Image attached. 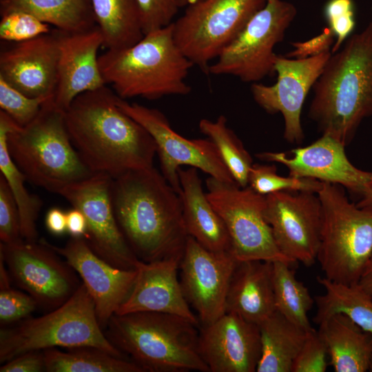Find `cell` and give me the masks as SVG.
<instances>
[{"label":"cell","instance_id":"83f0119b","mask_svg":"<svg viewBox=\"0 0 372 372\" xmlns=\"http://www.w3.org/2000/svg\"><path fill=\"white\" fill-rule=\"evenodd\" d=\"M12 11L29 13L67 33L97 25L91 0H0L1 14Z\"/></svg>","mask_w":372,"mask_h":372},{"label":"cell","instance_id":"5bb4252c","mask_svg":"<svg viewBox=\"0 0 372 372\" xmlns=\"http://www.w3.org/2000/svg\"><path fill=\"white\" fill-rule=\"evenodd\" d=\"M112 179L105 174H94L66 187L58 194L84 214L87 221L84 239L98 256L118 268L136 269L140 260L129 246L114 212Z\"/></svg>","mask_w":372,"mask_h":372},{"label":"cell","instance_id":"277c9868","mask_svg":"<svg viewBox=\"0 0 372 372\" xmlns=\"http://www.w3.org/2000/svg\"><path fill=\"white\" fill-rule=\"evenodd\" d=\"M98 61L105 85L123 99L183 96L192 90L186 79L194 64L176 45L172 23L130 47L107 50Z\"/></svg>","mask_w":372,"mask_h":372},{"label":"cell","instance_id":"836d02e7","mask_svg":"<svg viewBox=\"0 0 372 372\" xmlns=\"http://www.w3.org/2000/svg\"><path fill=\"white\" fill-rule=\"evenodd\" d=\"M227 118L220 115L216 120L202 118L198 124L201 133L216 145L223 161L234 181L241 187L248 186L253 159L234 132L227 126Z\"/></svg>","mask_w":372,"mask_h":372},{"label":"cell","instance_id":"d4e9b609","mask_svg":"<svg viewBox=\"0 0 372 372\" xmlns=\"http://www.w3.org/2000/svg\"><path fill=\"white\" fill-rule=\"evenodd\" d=\"M178 176L183 220L188 236L209 251H231L229 234L203 191L198 169L180 168Z\"/></svg>","mask_w":372,"mask_h":372},{"label":"cell","instance_id":"30bf717a","mask_svg":"<svg viewBox=\"0 0 372 372\" xmlns=\"http://www.w3.org/2000/svg\"><path fill=\"white\" fill-rule=\"evenodd\" d=\"M207 196L223 219L231 239V252L238 261L263 260L296 262L278 247L264 211L265 196L249 186L209 176L205 180Z\"/></svg>","mask_w":372,"mask_h":372},{"label":"cell","instance_id":"ac0fdd59","mask_svg":"<svg viewBox=\"0 0 372 372\" xmlns=\"http://www.w3.org/2000/svg\"><path fill=\"white\" fill-rule=\"evenodd\" d=\"M344 147L335 138L322 134L310 145L293 149L289 154L263 152L256 156L261 161L285 165L289 176L336 184L361 196L372 172L354 166L347 156Z\"/></svg>","mask_w":372,"mask_h":372},{"label":"cell","instance_id":"e575fe53","mask_svg":"<svg viewBox=\"0 0 372 372\" xmlns=\"http://www.w3.org/2000/svg\"><path fill=\"white\" fill-rule=\"evenodd\" d=\"M322 185V182L313 178L280 176L273 164H253L248 178V186L262 196L283 191L317 194Z\"/></svg>","mask_w":372,"mask_h":372},{"label":"cell","instance_id":"484cf974","mask_svg":"<svg viewBox=\"0 0 372 372\" xmlns=\"http://www.w3.org/2000/svg\"><path fill=\"white\" fill-rule=\"evenodd\" d=\"M318 331L335 372L369 371L372 357V335L347 316L335 313L322 322Z\"/></svg>","mask_w":372,"mask_h":372},{"label":"cell","instance_id":"b9f144b4","mask_svg":"<svg viewBox=\"0 0 372 372\" xmlns=\"http://www.w3.org/2000/svg\"><path fill=\"white\" fill-rule=\"evenodd\" d=\"M145 34L169 25L180 8L178 0H137Z\"/></svg>","mask_w":372,"mask_h":372},{"label":"cell","instance_id":"e0dca14e","mask_svg":"<svg viewBox=\"0 0 372 372\" xmlns=\"http://www.w3.org/2000/svg\"><path fill=\"white\" fill-rule=\"evenodd\" d=\"M238 260L231 251L215 252L187 238L180 263V283L200 326L207 325L226 313L230 280Z\"/></svg>","mask_w":372,"mask_h":372},{"label":"cell","instance_id":"7a4b0ae2","mask_svg":"<svg viewBox=\"0 0 372 372\" xmlns=\"http://www.w3.org/2000/svg\"><path fill=\"white\" fill-rule=\"evenodd\" d=\"M110 194L118 226L143 262L183 256L189 237L180 196L154 167L112 179Z\"/></svg>","mask_w":372,"mask_h":372},{"label":"cell","instance_id":"ee69618b","mask_svg":"<svg viewBox=\"0 0 372 372\" xmlns=\"http://www.w3.org/2000/svg\"><path fill=\"white\" fill-rule=\"evenodd\" d=\"M45 369L43 351H32L3 363L0 372H43Z\"/></svg>","mask_w":372,"mask_h":372},{"label":"cell","instance_id":"d6a6232c","mask_svg":"<svg viewBox=\"0 0 372 372\" xmlns=\"http://www.w3.org/2000/svg\"><path fill=\"white\" fill-rule=\"evenodd\" d=\"M272 280L276 310L302 329H314L308 318L314 300L309 289L296 278L291 266L273 262Z\"/></svg>","mask_w":372,"mask_h":372},{"label":"cell","instance_id":"7bdbcfd3","mask_svg":"<svg viewBox=\"0 0 372 372\" xmlns=\"http://www.w3.org/2000/svg\"><path fill=\"white\" fill-rule=\"evenodd\" d=\"M334 40V34L330 28H324L320 34L309 40L292 42L293 50L286 56L302 59L331 52L330 49Z\"/></svg>","mask_w":372,"mask_h":372},{"label":"cell","instance_id":"7dc6e473","mask_svg":"<svg viewBox=\"0 0 372 372\" xmlns=\"http://www.w3.org/2000/svg\"><path fill=\"white\" fill-rule=\"evenodd\" d=\"M358 285L372 297V255L361 274Z\"/></svg>","mask_w":372,"mask_h":372},{"label":"cell","instance_id":"3957f363","mask_svg":"<svg viewBox=\"0 0 372 372\" xmlns=\"http://www.w3.org/2000/svg\"><path fill=\"white\" fill-rule=\"evenodd\" d=\"M313 89L309 117L346 146L372 116V21L331 54Z\"/></svg>","mask_w":372,"mask_h":372},{"label":"cell","instance_id":"bcb514c9","mask_svg":"<svg viewBox=\"0 0 372 372\" xmlns=\"http://www.w3.org/2000/svg\"><path fill=\"white\" fill-rule=\"evenodd\" d=\"M45 225L48 231L54 236L67 232L66 212L59 207H52L46 213Z\"/></svg>","mask_w":372,"mask_h":372},{"label":"cell","instance_id":"f546056e","mask_svg":"<svg viewBox=\"0 0 372 372\" xmlns=\"http://www.w3.org/2000/svg\"><path fill=\"white\" fill-rule=\"evenodd\" d=\"M107 50L130 47L144 36L137 0H91Z\"/></svg>","mask_w":372,"mask_h":372},{"label":"cell","instance_id":"5b68a950","mask_svg":"<svg viewBox=\"0 0 372 372\" xmlns=\"http://www.w3.org/2000/svg\"><path fill=\"white\" fill-rule=\"evenodd\" d=\"M198 327L176 315L138 311L114 314L104 332L144 372H209L198 351Z\"/></svg>","mask_w":372,"mask_h":372},{"label":"cell","instance_id":"7402d4cb","mask_svg":"<svg viewBox=\"0 0 372 372\" xmlns=\"http://www.w3.org/2000/svg\"><path fill=\"white\" fill-rule=\"evenodd\" d=\"M58 31L59 56L53 101L64 112L79 94L106 85L97 56L103 37L97 25L81 32Z\"/></svg>","mask_w":372,"mask_h":372},{"label":"cell","instance_id":"8d00e7d4","mask_svg":"<svg viewBox=\"0 0 372 372\" xmlns=\"http://www.w3.org/2000/svg\"><path fill=\"white\" fill-rule=\"evenodd\" d=\"M1 16L0 39L2 41L19 43L51 32L49 24L25 12L12 11Z\"/></svg>","mask_w":372,"mask_h":372},{"label":"cell","instance_id":"52a82bcc","mask_svg":"<svg viewBox=\"0 0 372 372\" xmlns=\"http://www.w3.org/2000/svg\"><path fill=\"white\" fill-rule=\"evenodd\" d=\"M79 347H93L127 358L106 337L99 323L94 300L83 282L56 309L0 330L1 364L28 351Z\"/></svg>","mask_w":372,"mask_h":372},{"label":"cell","instance_id":"9c48e42d","mask_svg":"<svg viewBox=\"0 0 372 372\" xmlns=\"http://www.w3.org/2000/svg\"><path fill=\"white\" fill-rule=\"evenodd\" d=\"M296 14L290 2L267 0L210 64L207 73L231 75L252 83L272 74L275 46L282 41Z\"/></svg>","mask_w":372,"mask_h":372},{"label":"cell","instance_id":"1f68e13d","mask_svg":"<svg viewBox=\"0 0 372 372\" xmlns=\"http://www.w3.org/2000/svg\"><path fill=\"white\" fill-rule=\"evenodd\" d=\"M47 372H144L129 359L93 347L43 350Z\"/></svg>","mask_w":372,"mask_h":372},{"label":"cell","instance_id":"f35d334b","mask_svg":"<svg viewBox=\"0 0 372 372\" xmlns=\"http://www.w3.org/2000/svg\"><path fill=\"white\" fill-rule=\"evenodd\" d=\"M38 307L34 299L28 293L11 287H0V323L6 327L30 317Z\"/></svg>","mask_w":372,"mask_h":372},{"label":"cell","instance_id":"8992f818","mask_svg":"<svg viewBox=\"0 0 372 372\" xmlns=\"http://www.w3.org/2000/svg\"><path fill=\"white\" fill-rule=\"evenodd\" d=\"M6 145L27 180L50 192L59 194L94 174L73 145L64 112L55 105L53 98L43 103L32 122L11 130Z\"/></svg>","mask_w":372,"mask_h":372},{"label":"cell","instance_id":"44dd1931","mask_svg":"<svg viewBox=\"0 0 372 372\" xmlns=\"http://www.w3.org/2000/svg\"><path fill=\"white\" fill-rule=\"evenodd\" d=\"M59 56V31L14 43L0 53V76L30 97L54 96Z\"/></svg>","mask_w":372,"mask_h":372},{"label":"cell","instance_id":"4dcf8cb0","mask_svg":"<svg viewBox=\"0 0 372 372\" xmlns=\"http://www.w3.org/2000/svg\"><path fill=\"white\" fill-rule=\"evenodd\" d=\"M318 282L325 293L315 297L317 307L313 319L316 324L341 313L350 318L364 331L372 335V297L357 285H348L318 276Z\"/></svg>","mask_w":372,"mask_h":372},{"label":"cell","instance_id":"f907efd6","mask_svg":"<svg viewBox=\"0 0 372 372\" xmlns=\"http://www.w3.org/2000/svg\"><path fill=\"white\" fill-rule=\"evenodd\" d=\"M369 371L372 372V357H371V361H370Z\"/></svg>","mask_w":372,"mask_h":372},{"label":"cell","instance_id":"7c38bea8","mask_svg":"<svg viewBox=\"0 0 372 372\" xmlns=\"http://www.w3.org/2000/svg\"><path fill=\"white\" fill-rule=\"evenodd\" d=\"M0 256L12 281L48 311L65 303L82 283L78 273L43 238L0 242Z\"/></svg>","mask_w":372,"mask_h":372},{"label":"cell","instance_id":"ab89813d","mask_svg":"<svg viewBox=\"0 0 372 372\" xmlns=\"http://www.w3.org/2000/svg\"><path fill=\"white\" fill-rule=\"evenodd\" d=\"M0 239L10 244L23 240L20 214L17 202L8 183L0 174Z\"/></svg>","mask_w":372,"mask_h":372},{"label":"cell","instance_id":"681fc988","mask_svg":"<svg viewBox=\"0 0 372 372\" xmlns=\"http://www.w3.org/2000/svg\"><path fill=\"white\" fill-rule=\"evenodd\" d=\"M180 8L187 7L192 3L197 2L199 0H178Z\"/></svg>","mask_w":372,"mask_h":372},{"label":"cell","instance_id":"9a60e30c","mask_svg":"<svg viewBox=\"0 0 372 372\" xmlns=\"http://www.w3.org/2000/svg\"><path fill=\"white\" fill-rule=\"evenodd\" d=\"M264 216L281 252L313 265L320 246L322 209L318 194L283 191L265 196Z\"/></svg>","mask_w":372,"mask_h":372},{"label":"cell","instance_id":"2e32d148","mask_svg":"<svg viewBox=\"0 0 372 372\" xmlns=\"http://www.w3.org/2000/svg\"><path fill=\"white\" fill-rule=\"evenodd\" d=\"M331 52L302 59L280 55L274 60L276 83H254L251 92L256 103L269 114L280 113L284 120V138L300 144L304 138L301 112L305 99L320 76Z\"/></svg>","mask_w":372,"mask_h":372},{"label":"cell","instance_id":"c3c4849f","mask_svg":"<svg viewBox=\"0 0 372 372\" xmlns=\"http://www.w3.org/2000/svg\"><path fill=\"white\" fill-rule=\"evenodd\" d=\"M356 205L363 210L372 212V176Z\"/></svg>","mask_w":372,"mask_h":372},{"label":"cell","instance_id":"f6af8a7d","mask_svg":"<svg viewBox=\"0 0 372 372\" xmlns=\"http://www.w3.org/2000/svg\"><path fill=\"white\" fill-rule=\"evenodd\" d=\"M67 232L71 238H85L87 234V221L83 212L73 207L66 212Z\"/></svg>","mask_w":372,"mask_h":372},{"label":"cell","instance_id":"d590c367","mask_svg":"<svg viewBox=\"0 0 372 372\" xmlns=\"http://www.w3.org/2000/svg\"><path fill=\"white\" fill-rule=\"evenodd\" d=\"M51 98L28 96L0 76L1 110L21 127L32 122L38 115L43 103Z\"/></svg>","mask_w":372,"mask_h":372},{"label":"cell","instance_id":"f1b7e54d","mask_svg":"<svg viewBox=\"0 0 372 372\" xmlns=\"http://www.w3.org/2000/svg\"><path fill=\"white\" fill-rule=\"evenodd\" d=\"M19 125L6 112L0 110V171L8 183L17 202L21 221L22 238L38 241L37 220L43 206L41 198L28 192L25 186L26 176L12 158L6 145L8 133Z\"/></svg>","mask_w":372,"mask_h":372},{"label":"cell","instance_id":"cb8c5ba5","mask_svg":"<svg viewBox=\"0 0 372 372\" xmlns=\"http://www.w3.org/2000/svg\"><path fill=\"white\" fill-rule=\"evenodd\" d=\"M273 262L263 260L238 261L226 298V312L260 324L276 311Z\"/></svg>","mask_w":372,"mask_h":372},{"label":"cell","instance_id":"603a6c76","mask_svg":"<svg viewBox=\"0 0 372 372\" xmlns=\"http://www.w3.org/2000/svg\"><path fill=\"white\" fill-rule=\"evenodd\" d=\"M182 257L173 256L152 262L140 260L134 286L116 313H166L183 317L200 326L198 317L184 296L178 277Z\"/></svg>","mask_w":372,"mask_h":372},{"label":"cell","instance_id":"74e56055","mask_svg":"<svg viewBox=\"0 0 372 372\" xmlns=\"http://www.w3.org/2000/svg\"><path fill=\"white\" fill-rule=\"evenodd\" d=\"M324 14L335 37L331 48V53H334L342 47L355 28L353 0H329L324 6Z\"/></svg>","mask_w":372,"mask_h":372},{"label":"cell","instance_id":"ba28073f","mask_svg":"<svg viewBox=\"0 0 372 372\" xmlns=\"http://www.w3.org/2000/svg\"><path fill=\"white\" fill-rule=\"evenodd\" d=\"M317 194L322 209L317 260L324 277L357 285L372 255V212L351 203L340 185L322 183Z\"/></svg>","mask_w":372,"mask_h":372},{"label":"cell","instance_id":"6da1fadb","mask_svg":"<svg viewBox=\"0 0 372 372\" xmlns=\"http://www.w3.org/2000/svg\"><path fill=\"white\" fill-rule=\"evenodd\" d=\"M106 85L79 94L64 111L73 145L94 174L116 178L154 167L156 143L149 132L116 103Z\"/></svg>","mask_w":372,"mask_h":372},{"label":"cell","instance_id":"4316f807","mask_svg":"<svg viewBox=\"0 0 372 372\" xmlns=\"http://www.w3.org/2000/svg\"><path fill=\"white\" fill-rule=\"evenodd\" d=\"M258 326L261 356L256 371L291 372L309 331L296 325L276 310Z\"/></svg>","mask_w":372,"mask_h":372},{"label":"cell","instance_id":"ffe728a7","mask_svg":"<svg viewBox=\"0 0 372 372\" xmlns=\"http://www.w3.org/2000/svg\"><path fill=\"white\" fill-rule=\"evenodd\" d=\"M198 351L209 372H254L261 356L259 326L226 312L200 326Z\"/></svg>","mask_w":372,"mask_h":372},{"label":"cell","instance_id":"8fae6325","mask_svg":"<svg viewBox=\"0 0 372 372\" xmlns=\"http://www.w3.org/2000/svg\"><path fill=\"white\" fill-rule=\"evenodd\" d=\"M266 1L199 0L172 22L174 41L194 65L207 72L210 63Z\"/></svg>","mask_w":372,"mask_h":372},{"label":"cell","instance_id":"60d3db41","mask_svg":"<svg viewBox=\"0 0 372 372\" xmlns=\"http://www.w3.org/2000/svg\"><path fill=\"white\" fill-rule=\"evenodd\" d=\"M329 357L326 345L318 331L313 329L296 355L291 372H325Z\"/></svg>","mask_w":372,"mask_h":372},{"label":"cell","instance_id":"d6986e66","mask_svg":"<svg viewBox=\"0 0 372 372\" xmlns=\"http://www.w3.org/2000/svg\"><path fill=\"white\" fill-rule=\"evenodd\" d=\"M47 245L73 268L92 298L96 317L105 329L111 317L128 297L137 269L114 267L98 256L83 238H71L63 247Z\"/></svg>","mask_w":372,"mask_h":372},{"label":"cell","instance_id":"4fadbf2b","mask_svg":"<svg viewBox=\"0 0 372 372\" xmlns=\"http://www.w3.org/2000/svg\"><path fill=\"white\" fill-rule=\"evenodd\" d=\"M116 103L127 115L141 124L152 136L156 146L161 173L178 193V170L183 165L200 169L216 179L235 182L214 143L209 138L188 139L172 128L167 117L157 109L129 103L117 94Z\"/></svg>","mask_w":372,"mask_h":372}]
</instances>
